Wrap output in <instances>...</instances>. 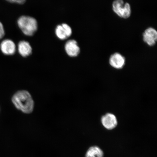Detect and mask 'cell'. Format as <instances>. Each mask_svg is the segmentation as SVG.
Instances as JSON below:
<instances>
[{
    "instance_id": "6da1fadb",
    "label": "cell",
    "mask_w": 157,
    "mask_h": 157,
    "mask_svg": "<svg viewBox=\"0 0 157 157\" xmlns=\"http://www.w3.org/2000/svg\"><path fill=\"white\" fill-rule=\"evenodd\" d=\"M12 101L17 109L25 113H31L34 109V101L30 93L25 90L16 93L12 98Z\"/></svg>"
},
{
    "instance_id": "7a4b0ae2",
    "label": "cell",
    "mask_w": 157,
    "mask_h": 157,
    "mask_svg": "<svg viewBox=\"0 0 157 157\" xmlns=\"http://www.w3.org/2000/svg\"><path fill=\"white\" fill-rule=\"evenodd\" d=\"M17 23L20 29L26 36H33L38 30V22L32 17L22 16L17 20Z\"/></svg>"
},
{
    "instance_id": "3957f363",
    "label": "cell",
    "mask_w": 157,
    "mask_h": 157,
    "mask_svg": "<svg viewBox=\"0 0 157 157\" xmlns=\"http://www.w3.org/2000/svg\"><path fill=\"white\" fill-rule=\"evenodd\" d=\"M112 7L113 11L120 17L126 19L130 17L131 9L128 3H124L123 0H115Z\"/></svg>"
},
{
    "instance_id": "277c9868",
    "label": "cell",
    "mask_w": 157,
    "mask_h": 157,
    "mask_svg": "<svg viewBox=\"0 0 157 157\" xmlns=\"http://www.w3.org/2000/svg\"><path fill=\"white\" fill-rule=\"evenodd\" d=\"M55 33L59 39L64 40L71 36L72 30L70 25L66 23H63L56 26Z\"/></svg>"
},
{
    "instance_id": "5b68a950",
    "label": "cell",
    "mask_w": 157,
    "mask_h": 157,
    "mask_svg": "<svg viewBox=\"0 0 157 157\" xmlns=\"http://www.w3.org/2000/svg\"><path fill=\"white\" fill-rule=\"evenodd\" d=\"M143 40L148 46H154L157 40V32L152 27H149L145 30L143 35Z\"/></svg>"
},
{
    "instance_id": "8992f818",
    "label": "cell",
    "mask_w": 157,
    "mask_h": 157,
    "mask_svg": "<svg viewBox=\"0 0 157 157\" xmlns=\"http://www.w3.org/2000/svg\"><path fill=\"white\" fill-rule=\"evenodd\" d=\"M101 122L104 127L109 130H111L117 127V121L116 117L111 113H108L103 116Z\"/></svg>"
},
{
    "instance_id": "52a82bcc",
    "label": "cell",
    "mask_w": 157,
    "mask_h": 157,
    "mask_svg": "<svg viewBox=\"0 0 157 157\" xmlns=\"http://www.w3.org/2000/svg\"><path fill=\"white\" fill-rule=\"evenodd\" d=\"M65 50L69 56L75 57L79 54L80 48L75 40H70L67 41L65 45Z\"/></svg>"
},
{
    "instance_id": "ba28073f",
    "label": "cell",
    "mask_w": 157,
    "mask_h": 157,
    "mask_svg": "<svg viewBox=\"0 0 157 157\" xmlns=\"http://www.w3.org/2000/svg\"><path fill=\"white\" fill-rule=\"evenodd\" d=\"M0 48L4 54L12 56L15 53L16 46L13 41L10 39H5L1 42Z\"/></svg>"
},
{
    "instance_id": "9c48e42d",
    "label": "cell",
    "mask_w": 157,
    "mask_h": 157,
    "mask_svg": "<svg viewBox=\"0 0 157 157\" xmlns=\"http://www.w3.org/2000/svg\"><path fill=\"white\" fill-rule=\"evenodd\" d=\"M125 58L119 53H115L111 55L109 59L110 65L114 68L120 69L124 66Z\"/></svg>"
},
{
    "instance_id": "30bf717a",
    "label": "cell",
    "mask_w": 157,
    "mask_h": 157,
    "mask_svg": "<svg viewBox=\"0 0 157 157\" xmlns=\"http://www.w3.org/2000/svg\"><path fill=\"white\" fill-rule=\"evenodd\" d=\"M18 50L20 54L23 57H27L32 53V48L27 41H20L18 44Z\"/></svg>"
},
{
    "instance_id": "8fae6325",
    "label": "cell",
    "mask_w": 157,
    "mask_h": 157,
    "mask_svg": "<svg viewBox=\"0 0 157 157\" xmlns=\"http://www.w3.org/2000/svg\"><path fill=\"white\" fill-rule=\"evenodd\" d=\"M87 151L94 155L96 157H103L104 153L103 151L98 147H91Z\"/></svg>"
},
{
    "instance_id": "7c38bea8",
    "label": "cell",
    "mask_w": 157,
    "mask_h": 157,
    "mask_svg": "<svg viewBox=\"0 0 157 157\" xmlns=\"http://www.w3.org/2000/svg\"><path fill=\"white\" fill-rule=\"evenodd\" d=\"M5 35V31L3 25L0 21V39L2 38Z\"/></svg>"
},
{
    "instance_id": "4fadbf2b",
    "label": "cell",
    "mask_w": 157,
    "mask_h": 157,
    "mask_svg": "<svg viewBox=\"0 0 157 157\" xmlns=\"http://www.w3.org/2000/svg\"><path fill=\"white\" fill-rule=\"evenodd\" d=\"M6 1L10 3L18 4L21 5L24 4L26 0H6Z\"/></svg>"
},
{
    "instance_id": "5bb4252c",
    "label": "cell",
    "mask_w": 157,
    "mask_h": 157,
    "mask_svg": "<svg viewBox=\"0 0 157 157\" xmlns=\"http://www.w3.org/2000/svg\"><path fill=\"white\" fill-rule=\"evenodd\" d=\"M85 157H96L94 155L91 154L88 151H87V153H86Z\"/></svg>"
}]
</instances>
